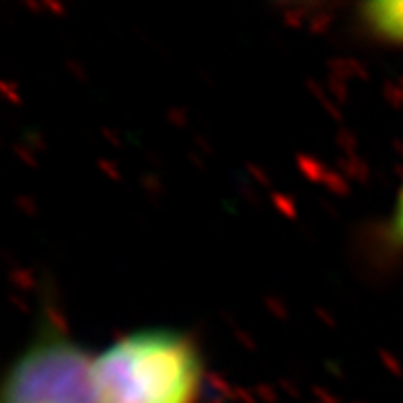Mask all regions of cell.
I'll list each match as a JSON object with an SVG mask.
<instances>
[{"mask_svg": "<svg viewBox=\"0 0 403 403\" xmlns=\"http://www.w3.org/2000/svg\"><path fill=\"white\" fill-rule=\"evenodd\" d=\"M356 21L375 41L403 47V0H371L358 4Z\"/></svg>", "mask_w": 403, "mask_h": 403, "instance_id": "3", "label": "cell"}, {"mask_svg": "<svg viewBox=\"0 0 403 403\" xmlns=\"http://www.w3.org/2000/svg\"><path fill=\"white\" fill-rule=\"evenodd\" d=\"M385 237H387V243L395 251H403V179L397 190L393 212L387 220V226H385Z\"/></svg>", "mask_w": 403, "mask_h": 403, "instance_id": "4", "label": "cell"}, {"mask_svg": "<svg viewBox=\"0 0 403 403\" xmlns=\"http://www.w3.org/2000/svg\"><path fill=\"white\" fill-rule=\"evenodd\" d=\"M93 381L101 403H198L204 358L186 331L144 327L97 352Z\"/></svg>", "mask_w": 403, "mask_h": 403, "instance_id": "1", "label": "cell"}, {"mask_svg": "<svg viewBox=\"0 0 403 403\" xmlns=\"http://www.w3.org/2000/svg\"><path fill=\"white\" fill-rule=\"evenodd\" d=\"M0 403H101L93 354L62 327L43 323L8 364Z\"/></svg>", "mask_w": 403, "mask_h": 403, "instance_id": "2", "label": "cell"}]
</instances>
